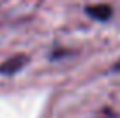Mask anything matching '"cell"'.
<instances>
[{
  "mask_svg": "<svg viewBox=\"0 0 120 118\" xmlns=\"http://www.w3.org/2000/svg\"><path fill=\"white\" fill-rule=\"evenodd\" d=\"M85 12L96 21H108L111 18V14H113V9L110 5H106V4H98V5H89L85 9Z\"/></svg>",
  "mask_w": 120,
  "mask_h": 118,
  "instance_id": "obj_1",
  "label": "cell"
},
{
  "mask_svg": "<svg viewBox=\"0 0 120 118\" xmlns=\"http://www.w3.org/2000/svg\"><path fill=\"white\" fill-rule=\"evenodd\" d=\"M24 63H26V57H24V56H18V57H12L9 61H5V63L0 66V75H12V73L19 71L24 66Z\"/></svg>",
  "mask_w": 120,
  "mask_h": 118,
  "instance_id": "obj_2",
  "label": "cell"
}]
</instances>
